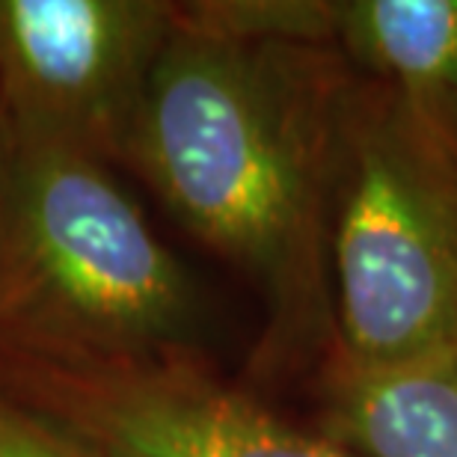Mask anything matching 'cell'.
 <instances>
[{"instance_id":"8","label":"cell","mask_w":457,"mask_h":457,"mask_svg":"<svg viewBox=\"0 0 457 457\" xmlns=\"http://www.w3.org/2000/svg\"><path fill=\"white\" fill-rule=\"evenodd\" d=\"M0 457H93L39 419L0 398Z\"/></svg>"},{"instance_id":"2","label":"cell","mask_w":457,"mask_h":457,"mask_svg":"<svg viewBox=\"0 0 457 457\" xmlns=\"http://www.w3.org/2000/svg\"><path fill=\"white\" fill-rule=\"evenodd\" d=\"M199 297L113 167L0 128V347H196Z\"/></svg>"},{"instance_id":"5","label":"cell","mask_w":457,"mask_h":457,"mask_svg":"<svg viewBox=\"0 0 457 457\" xmlns=\"http://www.w3.org/2000/svg\"><path fill=\"white\" fill-rule=\"evenodd\" d=\"M172 0H0V128L125 163Z\"/></svg>"},{"instance_id":"4","label":"cell","mask_w":457,"mask_h":457,"mask_svg":"<svg viewBox=\"0 0 457 457\" xmlns=\"http://www.w3.org/2000/svg\"><path fill=\"white\" fill-rule=\"evenodd\" d=\"M0 398L93 457H360L199 347L0 351Z\"/></svg>"},{"instance_id":"3","label":"cell","mask_w":457,"mask_h":457,"mask_svg":"<svg viewBox=\"0 0 457 457\" xmlns=\"http://www.w3.org/2000/svg\"><path fill=\"white\" fill-rule=\"evenodd\" d=\"M327 270L339 360L386 365L457 342V131L360 75Z\"/></svg>"},{"instance_id":"7","label":"cell","mask_w":457,"mask_h":457,"mask_svg":"<svg viewBox=\"0 0 457 457\" xmlns=\"http://www.w3.org/2000/svg\"><path fill=\"white\" fill-rule=\"evenodd\" d=\"M321 39L356 75L457 131V0H315Z\"/></svg>"},{"instance_id":"6","label":"cell","mask_w":457,"mask_h":457,"mask_svg":"<svg viewBox=\"0 0 457 457\" xmlns=\"http://www.w3.org/2000/svg\"><path fill=\"white\" fill-rule=\"evenodd\" d=\"M303 386L300 416L360 457H457V342L386 365L330 353Z\"/></svg>"},{"instance_id":"1","label":"cell","mask_w":457,"mask_h":457,"mask_svg":"<svg viewBox=\"0 0 457 457\" xmlns=\"http://www.w3.org/2000/svg\"><path fill=\"white\" fill-rule=\"evenodd\" d=\"M356 71L303 0L176 4L125 167L264 312L255 380L306 383L333 351L327 244Z\"/></svg>"}]
</instances>
